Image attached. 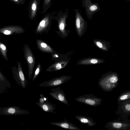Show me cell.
Returning <instances> with one entry per match:
<instances>
[{
    "instance_id": "cell-28",
    "label": "cell",
    "mask_w": 130,
    "mask_h": 130,
    "mask_svg": "<svg viewBox=\"0 0 130 130\" xmlns=\"http://www.w3.org/2000/svg\"><path fill=\"white\" fill-rule=\"evenodd\" d=\"M14 0L15 1H18V0Z\"/></svg>"
},
{
    "instance_id": "cell-21",
    "label": "cell",
    "mask_w": 130,
    "mask_h": 130,
    "mask_svg": "<svg viewBox=\"0 0 130 130\" xmlns=\"http://www.w3.org/2000/svg\"><path fill=\"white\" fill-rule=\"evenodd\" d=\"M7 50L6 44L0 40V54L4 60L8 61V59L7 55Z\"/></svg>"
},
{
    "instance_id": "cell-13",
    "label": "cell",
    "mask_w": 130,
    "mask_h": 130,
    "mask_svg": "<svg viewBox=\"0 0 130 130\" xmlns=\"http://www.w3.org/2000/svg\"><path fill=\"white\" fill-rule=\"evenodd\" d=\"M105 62L104 60L97 58H85L78 60L76 64L81 65L95 64L103 63Z\"/></svg>"
},
{
    "instance_id": "cell-2",
    "label": "cell",
    "mask_w": 130,
    "mask_h": 130,
    "mask_svg": "<svg viewBox=\"0 0 130 130\" xmlns=\"http://www.w3.org/2000/svg\"><path fill=\"white\" fill-rule=\"evenodd\" d=\"M17 63V68L14 66L12 68L13 77L17 83L24 90L28 84V82L25 77L21 63L18 60Z\"/></svg>"
},
{
    "instance_id": "cell-6",
    "label": "cell",
    "mask_w": 130,
    "mask_h": 130,
    "mask_svg": "<svg viewBox=\"0 0 130 130\" xmlns=\"http://www.w3.org/2000/svg\"><path fill=\"white\" fill-rule=\"evenodd\" d=\"M76 101L88 105L93 106H98L102 104V100L92 94H87L76 98Z\"/></svg>"
},
{
    "instance_id": "cell-15",
    "label": "cell",
    "mask_w": 130,
    "mask_h": 130,
    "mask_svg": "<svg viewBox=\"0 0 130 130\" xmlns=\"http://www.w3.org/2000/svg\"><path fill=\"white\" fill-rule=\"evenodd\" d=\"M106 126L109 129L126 130L129 127L130 125L124 122L113 121L108 123Z\"/></svg>"
},
{
    "instance_id": "cell-17",
    "label": "cell",
    "mask_w": 130,
    "mask_h": 130,
    "mask_svg": "<svg viewBox=\"0 0 130 130\" xmlns=\"http://www.w3.org/2000/svg\"><path fill=\"white\" fill-rule=\"evenodd\" d=\"M36 43L37 48L41 52L51 54L55 52L51 47L43 40L37 39Z\"/></svg>"
},
{
    "instance_id": "cell-25",
    "label": "cell",
    "mask_w": 130,
    "mask_h": 130,
    "mask_svg": "<svg viewBox=\"0 0 130 130\" xmlns=\"http://www.w3.org/2000/svg\"><path fill=\"white\" fill-rule=\"evenodd\" d=\"M123 108L124 111L125 112L130 113V100L128 101L123 103Z\"/></svg>"
},
{
    "instance_id": "cell-3",
    "label": "cell",
    "mask_w": 130,
    "mask_h": 130,
    "mask_svg": "<svg viewBox=\"0 0 130 130\" xmlns=\"http://www.w3.org/2000/svg\"><path fill=\"white\" fill-rule=\"evenodd\" d=\"M24 57L28 65V75L31 79L34 72V69L36 63V59L30 47L27 44L24 45L23 48Z\"/></svg>"
},
{
    "instance_id": "cell-19",
    "label": "cell",
    "mask_w": 130,
    "mask_h": 130,
    "mask_svg": "<svg viewBox=\"0 0 130 130\" xmlns=\"http://www.w3.org/2000/svg\"><path fill=\"white\" fill-rule=\"evenodd\" d=\"M94 45L102 51H108L111 47L110 43L104 40L95 39L93 40Z\"/></svg>"
},
{
    "instance_id": "cell-7",
    "label": "cell",
    "mask_w": 130,
    "mask_h": 130,
    "mask_svg": "<svg viewBox=\"0 0 130 130\" xmlns=\"http://www.w3.org/2000/svg\"><path fill=\"white\" fill-rule=\"evenodd\" d=\"M82 6L85 9V13L88 18L90 20L94 14L101 9L99 4L93 3L91 0H82Z\"/></svg>"
},
{
    "instance_id": "cell-24",
    "label": "cell",
    "mask_w": 130,
    "mask_h": 130,
    "mask_svg": "<svg viewBox=\"0 0 130 130\" xmlns=\"http://www.w3.org/2000/svg\"><path fill=\"white\" fill-rule=\"evenodd\" d=\"M37 7L36 0H34L31 6V18L33 19L35 16Z\"/></svg>"
},
{
    "instance_id": "cell-1",
    "label": "cell",
    "mask_w": 130,
    "mask_h": 130,
    "mask_svg": "<svg viewBox=\"0 0 130 130\" xmlns=\"http://www.w3.org/2000/svg\"><path fill=\"white\" fill-rule=\"evenodd\" d=\"M119 81L118 73L110 71L102 75L99 80L98 84L104 91L109 92L117 87Z\"/></svg>"
},
{
    "instance_id": "cell-16",
    "label": "cell",
    "mask_w": 130,
    "mask_h": 130,
    "mask_svg": "<svg viewBox=\"0 0 130 130\" xmlns=\"http://www.w3.org/2000/svg\"><path fill=\"white\" fill-rule=\"evenodd\" d=\"M69 62L68 61L66 60H61L55 62L48 67L46 71L48 72H51L60 70L67 66Z\"/></svg>"
},
{
    "instance_id": "cell-26",
    "label": "cell",
    "mask_w": 130,
    "mask_h": 130,
    "mask_svg": "<svg viewBox=\"0 0 130 130\" xmlns=\"http://www.w3.org/2000/svg\"><path fill=\"white\" fill-rule=\"evenodd\" d=\"M39 96L40 98L39 99L38 101L41 103H42L45 101H48V98L45 96L43 94H40Z\"/></svg>"
},
{
    "instance_id": "cell-20",
    "label": "cell",
    "mask_w": 130,
    "mask_h": 130,
    "mask_svg": "<svg viewBox=\"0 0 130 130\" xmlns=\"http://www.w3.org/2000/svg\"><path fill=\"white\" fill-rule=\"evenodd\" d=\"M75 117L81 122L86 124L87 126L91 127L96 124L94 120L90 117L79 115L76 116Z\"/></svg>"
},
{
    "instance_id": "cell-27",
    "label": "cell",
    "mask_w": 130,
    "mask_h": 130,
    "mask_svg": "<svg viewBox=\"0 0 130 130\" xmlns=\"http://www.w3.org/2000/svg\"><path fill=\"white\" fill-rule=\"evenodd\" d=\"M51 0H44V4L47 5H48L50 3Z\"/></svg>"
},
{
    "instance_id": "cell-12",
    "label": "cell",
    "mask_w": 130,
    "mask_h": 130,
    "mask_svg": "<svg viewBox=\"0 0 130 130\" xmlns=\"http://www.w3.org/2000/svg\"><path fill=\"white\" fill-rule=\"evenodd\" d=\"M64 119V120L63 121L52 122L50 123V124L69 130H80V128L76 126L74 124L68 121L65 118Z\"/></svg>"
},
{
    "instance_id": "cell-11",
    "label": "cell",
    "mask_w": 130,
    "mask_h": 130,
    "mask_svg": "<svg viewBox=\"0 0 130 130\" xmlns=\"http://www.w3.org/2000/svg\"><path fill=\"white\" fill-rule=\"evenodd\" d=\"M25 32L22 28L11 26L0 28V33L5 35H10L21 34Z\"/></svg>"
},
{
    "instance_id": "cell-14",
    "label": "cell",
    "mask_w": 130,
    "mask_h": 130,
    "mask_svg": "<svg viewBox=\"0 0 130 130\" xmlns=\"http://www.w3.org/2000/svg\"><path fill=\"white\" fill-rule=\"evenodd\" d=\"M36 104L38 107L45 112L56 113V112L54 111V110L55 109L56 105L55 104L51 103L48 101H45L42 103H41L38 101Z\"/></svg>"
},
{
    "instance_id": "cell-23",
    "label": "cell",
    "mask_w": 130,
    "mask_h": 130,
    "mask_svg": "<svg viewBox=\"0 0 130 130\" xmlns=\"http://www.w3.org/2000/svg\"><path fill=\"white\" fill-rule=\"evenodd\" d=\"M42 70V68L40 63H39L37 66L34 72L31 80L34 81L40 74Z\"/></svg>"
},
{
    "instance_id": "cell-5",
    "label": "cell",
    "mask_w": 130,
    "mask_h": 130,
    "mask_svg": "<svg viewBox=\"0 0 130 130\" xmlns=\"http://www.w3.org/2000/svg\"><path fill=\"white\" fill-rule=\"evenodd\" d=\"M30 113L28 110L22 109L17 106L0 107V115L15 116L28 115Z\"/></svg>"
},
{
    "instance_id": "cell-22",
    "label": "cell",
    "mask_w": 130,
    "mask_h": 130,
    "mask_svg": "<svg viewBox=\"0 0 130 130\" xmlns=\"http://www.w3.org/2000/svg\"><path fill=\"white\" fill-rule=\"evenodd\" d=\"M130 98V91H125L122 93L118 99V102L122 101L129 99Z\"/></svg>"
},
{
    "instance_id": "cell-9",
    "label": "cell",
    "mask_w": 130,
    "mask_h": 130,
    "mask_svg": "<svg viewBox=\"0 0 130 130\" xmlns=\"http://www.w3.org/2000/svg\"><path fill=\"white\" fill-rule=\"evenodd\" d=\"M50 91H51L49 93V94L53 98L65 104L69 105L64 92L60 87L52 88Z\"/></svg>"
},
{
    "instance_id": "cell-10",
    "label": "cell",
    "mask_w": 130,
    "mask_h": 130,
    "mask_svg": "<svg viewBox=\"0 0 130 130\" xmlns=\"http://www.w3.org/2000/svg\"><path fill=\"white\" fill-rule=\"evenodd\" d=\"M67 16L64 15L60 18L58 21V28L59 31L57 32L60 37L65 39L68 36L69 31L66 29V19Z\"/></svg>"
},
{
    "instance_id": "cell-4",
    "label": "cell",
    "mask_w": 130,
    "mask_h": 130,
    "mask_svg": "<svg viewBox=\"0 0 130 130\" xmlns=\"http://www.w3.org/2000/svg\"><path fill=\"white\" fill-rule=\"evenodd\" d=\"M75 27L76 32L79 37L83 36L86 32L87 23L80 13L79 10H75Z\"/></svg>"
},
{
    "instance_id": "cell-8",
    "label": "cell",
    "mask_w": 130,
    "mask_h": 130,
    "mask_svg": "<svg viewBox=\"0 0 130 130\" xmlns=\"http://www.w3.org/2000/svg\"><path fill=\"white\" fill-rule=\"evenodd\" d=\"M71 76L63 75L42 82L39 85L41 87H54L63 84L70 80Z\"/></svg>"
},
{
    "instance_id": "cell-18",
    "label": "cell",
    "mask_w": 130,
    "mask_h": 130,
    "mask_svg": "<svg viewBox=\"0 0 130 130\" xmlns=\"http://www.w3.org/2000/svg\"><path fill=\"white\" fill-rule=\"evenodd\" d=\"M50 24L49 17L47 16L44 18L40 22L36 30V34H40L47 31L48 27Z\"/></svg>"
}]
</instances>
